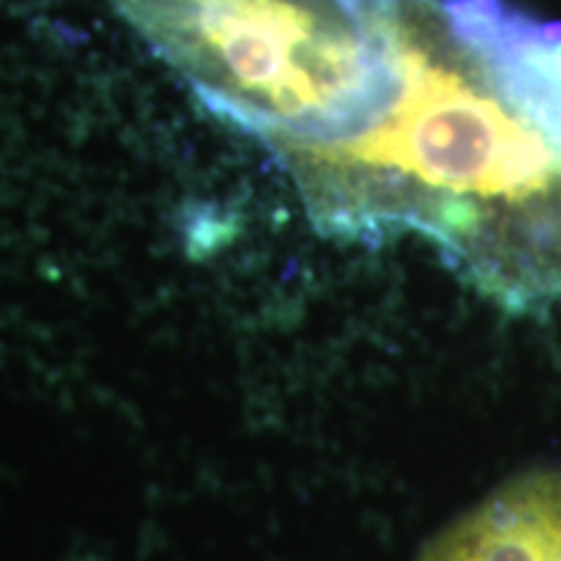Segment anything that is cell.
Here are the masks:
<instances>
[{
	"instance_id": "6da1fadb",
	"label": "cell",
	"mask_w": 561,
	"mask_h": 561,
	"mask_svg": "<svg viewBox=\"0 0 561 561\" xmlns=\"http://www.w3.org/2000/svg\"><path fill=\"white\" fill-rule=\"evenodd\" d=\"M388 102L351 136L273 149L331 237L419 234L517 310L561 301V107L541 21L504 0H380Z\"/></svg>"
},
{
	"instance_id": "7a4b0ae2",
	"label": "cell",
	"mask_w": 561,
	"mask_h": 561,
	"mask_svg": "<svg viewBox=\"0 0 561 561\" xmlns=\"http://www.w3.org/2000/svg\"><path fill=\"white\" fill-rule=\"evenodd\" d=\"M201 102L271 149L364 128L388 102L380 0H112Z\"/></svg>"
}]
</instances>
